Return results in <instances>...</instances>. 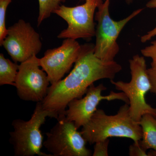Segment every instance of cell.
Wrapping results in <instances>:
<instances>
[{
  "label": "cell",
  "mask_w": 156,
  "mask_h": 156,
  "mask_svg": "<svg viewBox=\"0 0 156 156\" xmlns=\"http://www.w3.org/2000/svg\"><path fill=\"white\" fill-rule=\"evenodd\" d=\"M95 44L81 45L80 56L69 74L49 87L48 93L42 101L43 108L57 117L63 114L71 101L80 98L89 87L102 79H114L122 70L115 61L105 62L95 56Z\"/></svg>",
  "instance_id": "6da1fadb"
},
{
  "label": "cell",
  "mask_w": 156,
  "mask_h": 156,
  "mask_svg": "<svg viewBox=\"0 0 156 156\" xmlns=\"http://www.w3.org/2000/svg\"><path fill=\"white\" fill-rule=\"evenodd\" d=\"M80 132L90 144L112 137H125L134 141L142 138L141 126L131 117L127 103L120 107L115 115H107L103 110L98 109Z\"/></svg>",
  "instance_id": "7a4b0ae2"
},
{
  "label": "cell",
  "mask_w": 156,
  "mask_h": 156,
  "mask_svg": "<svg viewBox=\"0 0 156 156\" xmlns=\"http://www.w3.org/2000/svg\"><path fill=\"white\" fill-rule=\"evenodd\" d=\"M131 80L128 83L110 80L116 90L124 92L129 101V111L132 119L139 122L147 114L156 117V108L147 102L145 96L150 91L151 84L144 56L134 55L129 60Z\"/></svg>",
  "instance_id": "3957f363"
},
{
  "label": "cell",
  "mask_w": 156,
  "mask_h": 156,
  "mask_svg": "<svg viewBox=\"0 0 156 156\" xmlns=\"http://www.w3.org/2000/svg\"><path fill=\"white\" fill-rule=\"evenodd\" d=\"M57 117L43 108L42 102H37L31 117L28 121L17 119L13 120L14 131L10 133V141L14 147L15 156H53L41 152L43 137L41 127L46 118Z\"/></svg>",
  "instance_id": "277c9868"
},
{
  "label": "cell",
  "mask_w": 156,
  "mask_h": 156,
  "mask_svg": "<svg viewBox=\"0 0 156 156\" xmlns=\"http://www.w3.org/2000/svg\"><path fill=\"white\" fill-rule=\"evenodd\" d=\"M110 0H105L98 8L95 17L98 24L95 31L94 53L97 57L105 62L114 61L115 57L119 52L117 39L120 33L130 20L143 10V9H137L126 18L115 21L110 15Z\"/></svg>",
  "instance_id": "5b68a950"
},
{
  "label": "cell",
  "mask_w": 156,
  "mask_h": 156,
  "mask_svg": "<svg viewBox=\"0 0 156 156\" xmlns=\"http://www.w3.org/2000/svg\"><path fill=\"white\" fill-rule=\"evenodd\" d=\"M57 122L49 132L44 146L53 156H89L87 141L78 131L74 123L66 119L64 115L58 116Z\"/></svg>",
  "instance_id": "8992f818"
},
{
  "label": "cell",
  "mask_w": 156,
  "mask_h": 156,
  "mask_svg": "<svg viewBox=\"0 0 156 156\" xmlns=\"http://www.w3.org/2000/svg\"><path fill=\"white\" fill-rule=\"evenodd\" d=\"M84 4L73 7L61 5L54 11L67 23V28L62 31L57 37L73 40H89L95 36L94 21L95 10L105 0H84Z\"/></svg>",
  "instance_id": "52a82bcc"
},
{
  "label": "cell",
  "mask_w": 156,
  "mask_h": 156,
  "mask_svg": "<svg viewBox=\"0 0 156 156\" xmlns=\"http://www.w3.org/2000/svg\"><path fill=\"white\" fill-rule=\"evenodd\" d=\"M0 46L4 47L14 62L21 63L37 55L42 44L40 35L30 23L20 19L8 28Z\"/></svg>",
  "instance_id": "ba28073f"
},
{
  "label": "cell",
  "mask_w": 156,
  "mask_h": 156,
  "mask_svg": "<svg viewBox=\"0 0 156 156\" xmlns=\"http://www.w3.org/2000/svg\"><path fill=\"white\" fill-rule=\"evenodd\" d=\"M40 67L37 55L19 65L15 87L21 100L42 102L46 97L50 83L47 73Z\"/></svg>",
  "instance_id": "9c48e42d"
},
{
  "label": "cell",
  "mask_w": 156,
  "mask_h": 156,
  "mask_svg": "<svg viewBox=\"0 0 156 156\" xmlns=\"http://www.w3.org/2000/svg\"><path fill=\"white\" fill-rule=\"evenodd\" d=\"M106 89L103 84L96 87L92 84L83 98H75L70 101L67 105L68 109L66 110L62 115H64L66 119L74 123L79 129L89 122L101 101L121 100L129 105V100L124 92L111 91L108 95H102V92Z\"/></svg>",
  "instance_id": "30bf717a"
},
{
  "label": "cell",
  "mask_w": 156,
  "mask_h": 156,
  "mask_svg": "<svg viewBox=\"0 0 156 156\" xmlns=\"http://www.w3.org/2000/svg\"><path fill=\"white\" fill-rule=\"evenodd\" d=\"M81 45L76 40L64 39L61 46L48 49L39 58L40 66L47 73L51 85L62 79L80 56Z\"/></svg>",
  "instance_id": "8fae6325"
},
{
  "label": "cell",
  "mask_w": 156,
  "mask_h": 156,
  "mask_svg": "<svg viewBox=\"0 0 156 156\" xmlns=\"http://www.w3.org/2000/svg\"><path fill=\"white\" fill-rule=\"evenodd\" d=\"M138 123L142 129L140 145L146 151L151 149L156 151V117L147 114L142 116Z\"/></svg>",
  "instance_id": "7c38bea8"
},
{
  "label": "cell",
  "mask_w": 156,
  "mask_h": 156,
  "mask_svg": "<svg viewBox=\"0 0 156 156\" xmlns=\"http://www.w3.org/2000/svg\"><path fill=\"white\" fill-rule=\"evenodd\" d=\"M19 65L5 58L2 53L0 54V85H9L15 87V82Z\"/></svg>",
  "instance_id": "4fadbf2b"
},
{
  "label": "cell",
  "mask_w": 156,
  "mask_h": 156,
  "mask_svg": "<svg viewBox=\"0 0 156 156\" xmlns=\"http://www.w3.org/2000/svg\"><path fill=\"white\" fill-rule=\"evenodd\" d=\"M66 0H38L39 12L37 19V26H39L45 19H48L51 14L58 9L62 3Z\"/></svg>",
  "instance_id": "5bb4252c"
},
{
  "label": "cell",
  "mask_w": 156,
  "mask_h": 156,
  "mask_svg": "<svg viewBox=\"0 0 156 156\" xmlns=\"http://www.w3.org/2000/svg\"><path fill=\"white\" fill-rule=\"evenodd\" d=\"M12 0H0V44L5 37L8 32L6 27V14L7 8Z\"/></svg>",
  "instance_id": "9a60e30c"
},
{
  "label": "cell",
  "mask_w": 156,
  "mask_h": 156,
  "mask_svg": "<svg viewBox=\"0 0 156 156\" xmlns=\"http://www.w3.org/2000/svg\"><path fill=\"white\" fill-rule=\"evenodd\" d=\"M140 52L143 56L152 59L151 67L156 69V41L152 42L150 45L142 49Z\"/></svg>",
  "instance_id": "2e32d148"
},
{
  "label": "cell",
  "mask_w": 156,
  "mask_h": 156,
  "mask_svg": "<svg viewBox=\"0 0 156 156\" xmlns=\"http://www.w3.org/2000/svg\"><path fill=\"white\" fill-rule=\"evenodd\" d=\"M110 140L108 139L95 143L94 146L93 156H108V147Z\"/></svg>",
  "instance_id": "e0dca14e"
},
{
  "label": "cell",
  "mask_w": 156,
  "mask_h": 156,
  "mask_svg": "<svg viewBox=\"0 0 156 156\" xmlns=\"http://www.w3.org/2000/svg\"><path fill=\"white\" fill-rule=\"evenodd\" d=\"M140 141H134L129 148V155L130 156H149L139 143Z\"/></svg>",
  "instance_id": "ac0fdd59"
},
{
  "label": "cell",
  "mask_w": 156,
  "mask_h": 156,
  "mask_svg": "<svg viewBox=\"0 0 156 156\" xmlns=\"http://www.w3.org/2000/svg\"><path fill=\"white\" fill-rule=\"evenodd\" d=\"M147 73L151 84L150 92L156 95V69H147Z\"/></svg>",
  "instance_id": "d6986e66"
},
{
  "label": "cell",
  "mask_w": 156,
  "mask_h": 156,
  "mask_svg": "<svg viewBox=\"0 0 156 156\" xmlns=\"http://www.w3.org/2000/svg\"><path fill=\"white\" fill-rule=\"evenodd\" d=\"M155 36H156V26L153 29L148 32L146 34L140 37V41L142 43H145Z\"/></svg>",
  "instance_id": "ffe728a7"
},
{
  "label": "cell",
  "mask_w": 156,
  "mask_h": 156,
  "mask_svg": "<svg viewBox=\"0 0 156 156\" xmlns=\"http://www.w3.org/2000/svg\"><path fill=\"white\" fill-rule=\"evenodd\" d=\"M146 7L149 9H156V0H150L146 4Z\"/></svg>",
  "instance_id": "44dd1931"
},
{
  "label": "cell",
  "mask_w": 156,
  "mask_h": 156,
  "mask_svg": "<svg viewBox=\"0 0 156 156\" xmlns=\"http://www.w3.org/2000/svg\"><path fill=\"white\" fill-rule=\"evenodd\" d=\"M149 156H156V151H152L148 153Z\"/></svg>",
  "instance_id": "7402d4cb"
},
{
  "label": "cell",
  "mask_w": 156,
  "mask_h": 156,
  "mask_svg": "<svg viewBox=\"0 0 156 156\" xmlns=\"http://www.w3.org/2000/svg\"><path fill=\"white\" fill-rule=\"evenodd\" d=\"M126 1L127 4H130L133 2V0H126Z\"/></svg>",
  "instance_id": "603a6c76"
}]
</instances>
